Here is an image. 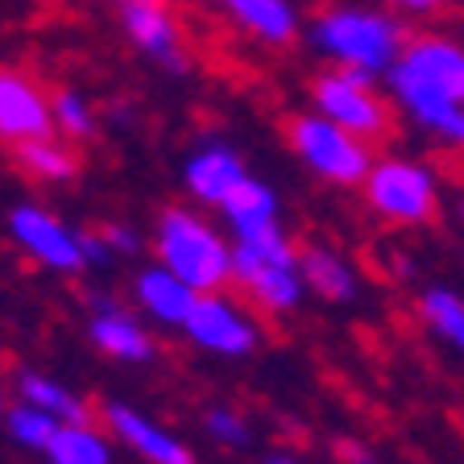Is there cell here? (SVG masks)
Instances as JSON below:
<instances>
[{
  "label": "cell",
  "mask_w": 464,
  "mask_h": 464,
  "mask_svg": "<svg viewBox=\"0 0 464 464\" xmlns=\"http://www.w3.org/2000/svg\"><path fill=\"white\" fill-rule=\"evenodd\" d=\"M390 87L427 133L464 145V50L444 38H415L390 71Z\"/></svg>",
  "instance_id": "1"
},
{
  "label": "cell",
  "mask_w": 464,
  "mask_h": 464,
  "mask_svg": "<svg viewBox=\"0 0 464 464\" xmlns=\"http://www.w3.org/2000/svg\"><path fill=\"white\" fill-rule=\"evenodd\" d=\"M158 257L195 295H212L232 282V249L212 224H203L187 208H166L158 216Z\"/></svg>",
  "instance_id": "2"
},
{
  "label": "cell",
  "mask_w": 464,
  "mask_h": 464,
  "mask_svg": "<svg viewBox=\"0 0 464 464\" xmlns=\"http://www.w3.org/2000/svg\"><path fill=\"white\" fill-rule=\"evenodd\" d=\"M286 137H290V150L319 174L336 187H357L365 183L369 166V145L361 137L344 133L340 125H332L328 116H290L286 125Z\"/></svg>",
  "instance_id": "3"
},
{
  "label": "cell",
  "mask_w": 464,
  "mask_h": 464,
  "mask_svg": "<svg viewBox=\"0 0 464 464\" xmlns=\"http://www.w3.org/2000/svg\"><path fill=\"white\" fill-rule=\"evenodd\" d=\"M365 203L390 224H427L440 203V187L427 166L382 158L365 174Z\"/></svg>",
  "instance_id": "4"
},
{
  "label": "cell",
  "mask_w": 464,
  "mask_h": 464,
  "mask_svg": "<svg viewBox=\"0 0 464 464\" xmlns=\"http://www.w3.org/2000/svg\"><path fill=\"white\" fill-rule=\"evenodd\" d=\"M315 42L324 50H332L336 58H344L348 67L361 71H382L394 63L398 46H402V29L394 21L377 17V13H357V9H336L324 13L315 25Z\"/></svg>",
  "instance_id": "5"
},
{
  "label": "cell",
  "mask_w": 464,
  "mask_h": 464,
  "mask_svg": "<svg viewBox=\"0 0 464 464\" xmlns=\"http://www.w3.org/2000/svg\"><path fill=\"white\" fill-rule=\"evenodd\" d=\"M311 96H315L319 112L328 116L332 125H340L344 133L361 137V141H382L390 137L394 121H390V108L373 96L369 87V71L348 67L344 75H324L311 83Z\"/></svg>",
  "instance_id": "6"
},
{
  "label": "cell",
  "mask_w": 464,
  "mask_h": 464,
  "mask_svg": "<svg viewBox=\"0 0 464 464\" xmlns=\"http://www.w3.org/2000/svg\"><path fill=\"white\" fill-rule=\"evenodd\" d=\"M187 336L195 340L208 353H220V357H249L253 348L261 344V332L241 307H232V299L224 295H199L191 303L183 319Z\"/></svg>",
  "instance_id": "7"
},
{
  "label": "cell",
  "mask_w": 464,
  "mask_h": 464,
  "mask_svg": "<svg viewBox=\"0 0 464 464\" xmlns=\"http://www.w3.org/2000/svg\"><path fill=\"white\" fill-rule=\"evenodd\" d=\"M54 137V116H50V96L17 67H0V145L42 141Z\"/></svg>",
  "instance_id": "8"
},
{
  "label": "cell",
  "mask_w": 464,
  "mask_h": 464,
  "mask_svg": "<svg viewBox=\"0 0 464 464\" xmlns=\"http://www.w3.org/2000/svg\"><path fill=\"white\" fill-rule=\"evenodd\" d=\"M121 29H125L129 46L150 54L162 71L187 75L191 54H187V46H183V25L166 9V0L162 5H129V9H121Z\"/></svg>",
  "instance_id": "9"
},
{
  "label": "cell",
  "mask_w": 464,
  "mask_h": 464,
  "mask_svg": "<svg viewBox=\"0 0 464 464\" xmlns=\"http://www.w3.org/2000/svg\"><path fill=\"white\" fill-rule=\"evenodd\" d=\"M9 228L34 257L46 261V266H54V270H83L87 266L83 249H79V232L63 228L50 212H42L38 203H21V208H13Z\"/></svg>",
  "instance_id": "10"
},
{
  "label": "cell",
  "mask_w": 464,
  "mask_h": 464,
  "mask_svg": "<svg viewBox=\"0 0 464 464\" xmlns=\"http://www.w3.org/2000/svg\"><path fill=\"white\" fill-rule=\"evenodd\" d=\"M245 179H249L245 162L232 150H224V145H203L199 154H191V162H187V191L199 203H216L220 208Z\"/></svg>",
  "instance_id": "11"
},
{
  "label": "cell",
  "mask_w": 464,
  "mask_h": 464,
  "mask_svg": "<svg viewBox=\"0 0 464 464\" xmlns=\"http://www.w3.org/2000/svg\"><path fill=\"white\" fill-rule=\"evenodd\" d=\"M299 274L311 295H319L324 303H336V307H344V303H353L361 295L353 261L340 257L336 249H324V245H307L299 253Z\"/></svg>",
  "instance_id": "12"
},
{
  "label": "cell",
  "mask_w": 464,
  "mask_h": 464,
  "mask_svg": "<svg viewBox=\"0 0 464 464\" xmlns=\"http://www.w3.org/2000/svg\"><path fill=\"white\" fill-rule=\"evenodd\" d=\"M108 423H112V431L121 435L129 448H137L150 464H195L191 448H187L183 440H174L170 431H162L158 423H150V419L129 411V406H108Z\"/></svg>",
  "instance_id": "13"
},
{
  "label": "cell",
  "mask_w": 464,
  "mask_h": 464,
  "mask_svg": "<svg viewBox=\"0 0 464 464\" xmlns=\"http://www.w3.org/2000/svg\"><path fill=\"white\" fill-rule=\"evenodd\" d=\"M137 299L145 303L150 315L162 319V324H183L187 311H191V303L199 299V295L162 266V270H145L141 278H137Z\"/></svg>",
  "instance_id": "14"
},
{
  "label": "cell",
  "mask_w": 464,
  "mask_h": 464,
  "mask_svg": "<svg viewBox=\"0 0 464 464\" xmlns=\"http://www.w3.org/2000/svg\"><path fill=\"white\" fill-rule=\"evenodd\" d=\"M245 290L253 295L257 307L274 311V315H286V311H295L303 303L307 282H303V274H299V261H286V266H266V270H257L245 282Z\"/></svg>",
  "instance_id": "15"
},
{
  "label": "cell",
  "mask_w": 464,
  "mask_h": 464,
  "mask_svg": "<svg viewBox=\"0 0 464 464\" xmlns=\"http://www.w3.org/2000/svg\"><path fill=\"white\" fill-rule=\"evenodd\" d=\"M220 5L261 42L282 46V42L295 38V13H290L286 0H220Z\"/></svg>",
  "instance_id": "16"
},
{
  "label": "cell",
  "mask_w": 464,
  "mask_h": 464,
  "mask_svg": "<svg viewBox=\"0 0 464 464\" xmlns=\"http://www.w3.org/2000/svg\"><path fill=\"white\" fill-rule=\"evenodd\" d=\"M92 336H96V344L104 348V353H112V357H121V361H150L154 357L150 336L137 328L125 311L108 307V299H104V315L92 324Z\"/></svg>",
  "instance_id": "17"
},
{
  "label": "cell",
  "mask_w": 464,
  "mask_h": 464,
  "mask_svg": "<svg viewBox=\"0 0 464 464\" xmlns=\"http://www.w3.org/2000/svg\"><path fill=\"white\" fill-rule=\"evenodd\" d=\"M21 162V170L29 174V179H42V183H71L79 174V158L71 154L63 141H54V137H42V141H25L13 150Z\"/></svg>",
  "instance_id": "18"
},
{
  "label": "cell",
  "mask_w": 464,
  "mask_h": 464,
  "mask_svg": "<svg viewBox=\"0 0 464 464\" xmlns=\"http://www.w3.org/2000/svg\"><path fill=\"white\" fill-rule=\"evenodd\" d=\"M220 208H224V216H228V224H232L237 237L278 220V199H274V191L266 183H257V179H245Z\"/></svg>",
  "instance_id": "19"
},
{
  "label": "cell",
  "mask_w": 464,
  "mask_h": 464,
  "mask_svg": "<svg viewBox=\"0 0 464 464\" xmlns=\"http://www.w3.org/2000/svg\"><path fill=\"white\" fill-rule=\"evenodd\" d=\"M419 315H423V324L431 328V336H440L448 348H456L464 357V299L456 290H448V286L423 290Z\"/></svg>",
  "instance_id": "20"
},
{
  "label": "cell",
  "mask_w": 464,
  "mask_h": 464,
  "mask_svg": "<svg viewBox=\"0 0 464 464\" xmlns=\"http://www.w3.org/2000/svg\"><path fill=\"white\" fill-rule=\"evenodd\" d=\"M50 116H54V129H63L71 141H92L96 137V112L75 87H58L50 96Z\"/></svg>",
  "instance_id": "21"
},
{
  "label": "cell",
  "mask_w": 464,
  "mask_h": 464,
  "mask_svg": "<svg viewBox=\"0 0 464 464\" xmlns=\"http://www.w3.org/2000/svg\"><path fill=\"white\" fill-rule=\"evenodd\" d=\"M46 452L54 456V464H108V448L79 423L50 435Z\"/></svg>",
  "instance_id": "22"
},
{
  "label": "cell",
  "mask_w": 464,
  "mask_h": 464,
  "mask_svg": "<svg viewBox=\"0 0 464 464\" xmlns=\"http://www.w3.org/2000/svg\"><path fill=\"white\" fill-rule=\"evenodd\" d=\"M25 398L29 402H38L42 411H50V415H63V419H71V423H79V427L87 423V406L75 402L67 390L42 382V377H25Z\"/></svg>",
  "instance_id": "23"
},
{
  "label": "cell",
  "mask_w": 464,
  "mask_h": 464,
  "mask_svg": "<svg viewBox=\"0 0 464 464\" xmlns=\"http://www.w3.org/2000/svg\"><path fill=\"white\" fill-rule=\"evenodd\" d=\"M203 427H208L220 444H249V427H245V419L237 415V411L216 406V411H208V415H203Z\"/></svg>",
  "instance_id": "24"
},
{
  "label": "cell",
  "mask_w": 464,
  "mask_h": 464,
  "mask_svg": "<svg viewBox=\"0 0 464 464\" xmlns=\"http://www.w3.org/2000/svg\"><path fill=\"white\" fill-rule=\"evenodd\" d=\"M13 431H17V440H25V444H50V435L58 431L54 423H50L46 411H13Z\"/></svg>",
  "instance_id": "25"
},
{
  "label": "cell",
  "mask_w": 464,
  "mask_h": 464,
  "mask_svg": "<svg viewBox=\"0 0 464 464\" xmlns=\"http://www.w3.org/2000/svg\"><path fill=\"white\" fill-rule=\"evenodd\" d=\"M336 456H340L344 464H377V456L369 452L365 444H357V440H340V444H336Z\"/></svg>",
  "instance_id": "26"
},
{
  "label": "cell",
  "mask_w": 464,
  "mask_h": 464,
  "mask_svg": "<svg viewBox=\"0 0 464 464\" xmlns=\"http://www.w3.org/2000/svg\"><path fill=\"white\" fill-rule=\"evenodd\" d=\"M104 245H112V249H121V253H133L137 249V237L125 228V224H108V228H104Z\"/></svg>",
  "instance_id": "27"
},
{
  "label": "cell",
  "mask_w": 464,
  "mask_h": 464,
  "mask_svg": "<svg viewBox=\"0 0 464 464\" xmlns=\"http://www.w3.org/2000/svg\"><path fill=\"white\" fill-rule=\"evenodd\" d=\"M398 5H411V9H431L435 0H398Z\"/></svg>",
  "instance_id": "28"
},
{
  "label": "cell",
  "mask_w": 464,
  "mask_h": 464,
  "mask_svg": "<svg viewBox=\"0 0 464 464\" xmlns=\"http://www.w3.org/2000/svg\"><path fill=\"white\" fill-rule=\"evenodd\" d=\"M112 5H121V9H129V5H162V0H112Z\"/></svg>",
  "instance_id": "29"
},
{
  "label": "cell",
  "mask_w": 464,
  "mask_h": 464,
  "mask_svg": "<svg viewBox=\"0 0 464 464\" xmlns=\"http://www.w3.org/2000/svg\"><path fill=\"white\" fill-rule=\"evenodd\" d=\"M266 464H303V460H295V456H270Z\"/></svg>",
  "instance_id": "30"
},
{
  "label": "cell",
  "mask_w": 464,
  "mask_h": 464,
  "mask_svg": "<svg viewBox=\"0 0 464 464\" xmlns=\"http://www.w3.org/2000/svg\"><path fill=\"white\" fill-rule=\"evenodd\" d=\"M460 220H464V199H460Z\"/></svg>",
  "instance_id": "31"
}]
</instances>
